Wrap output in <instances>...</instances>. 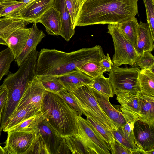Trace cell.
Returning a JSON list of instances; mask_svg holds the SVG:
<instances>
[{"mask_svg":"<svg viewBox=\"0 0 154 154\" xmlns=\"http://www.w3.org/2000/svg\"><path fill=\"white\" fill-rule=\"evenodd\" d=\"M113 63L108 53L106 56L104 55L102 60L100 62V65L103 72H109L112 64Z\"/></svg>","mask_w":154,"mask_h":154,"instance_id":"cell-41","label":"cell"},{"mask_svg":"<svg viewBox=\"0 0 154 154\" xmlns=\"http://www.w3.org/2000/svg\"><path fill=\"white\" fill-rule=\"evenodd\" d=\"M17 1V0H0V4L6 7L13 4Z\"/></svg>","mask_w":154,"mask_h":154,"instance_id":"cell-44","label":"cell"},{"mask_svg":"<svg viewBox=\"0 0 154 154\" xmlns=\"http://www.w3.org/2000/svg\"><path fill=\"white\" fill-rule=\"evenodd\" d=\"M70 153H71L66 144L65 138H63L57 151L56 154Z\"/></svg>","mask_w":154,"mask_h":154,"instance_id":"cell-42","label":"cell"},{"mask_svg":"<svg viewBox=\"0 0 154 154\" xmlns=\"http://www.w3.org/2000/svg\"><path fill=\"white\" fill-rule=\"evenodd\" d=\"M58 77L66 89L70 92L84 85H90L94 80L93 78L80 70Z\"/></svg>","mask_w":154,"mask_h":154,"instance_id":"cell-17","label":"cell"},{"mask_svg":"<svg viewBox=\"0 0 154 154\" xmlns=\"http://www.w3.org/2000/svg\"><path fill=\"white\" fill-rule=\"evenodd\" d=\"M3 148L7 154H28L36 140L37 129L29 131L10 130Z\"/></svg>","mask_w":154,"mask_h":154,"instance_id":"cell-8","label":"cell"},{"mask_svg":"<svg viewBox=\"0 0 154 154\" xmlns=\"http://www.w3.org/2000/svg\"><path fill=\"white\" fill-rule=\"evenodd\" d=\"M86 116L87 121L94 131L109 146L110 144L115 140L111 131L105 128L90 116Z\"/></svg>","mask_w":154,"mask_h":154,"instance_id":"cell-28","label":"cell"},{"mask_svg":"<svg viewBox=\"0 0 154 154\" xmlns=\"http://www.w3.org/2000/svg\"><path fill=\"white\" fill-rule=\"evenodd\" d=\"M0 44L7 46L6 43L1 38H0Z\"/></svg>","mask_w":154,"mask_h":154,"instance_id":"cell-48","label":"cell"},{"mask_svg":"<svg viewBox=\"0 0 154 154\" xmlns=\"http://www.w3.org/2000/svg\"><path fill=\"white\" fill-rule=\"evenodd\" d=\"M154 69H142L139 72L138 81L140 90L148 95L154 96Z\"/></svg>","mask_w":154,"mask_h":154,"instance_id":"cell-23","label":"cell"},{"mask_svg":"<svg viewBox=\"0 0 154 154\" xmlns=\"http://www.w3.org/2000/svg\"><path fill=\"white\" fill-rule=\"evenodd\" d=\"M72 27L75 29L79 13L84 0H65Z\"/></svg>","mask_w":154,"mask_h":154,"instance_id":"cell-30","label":"cell"},{"mask_svg":"<svg viewBox=\"0 0 154 154\" xmlns=\"http://www.w3.org/2000/svg\"><path fill=\"white\" fill-rule=\"evenodd\" d=\"M5 7V5L0 4V18H1L0 15Z\"/></svg>","mask_w":154,"mask_h":154,"instance_id":"cell-47","label":"cell"},{"mask_svg":"<svg viewBox=\"0 0 154 154\" xmlns=\"http://www.w3.org/2000/svg\"><path fill=\"white\" fill-rule=\"evenodd\" d=\"M154 0H143L147 18V23L154 38Z\"/></svg>","mask_w":154,"mask_h":154,"instance_id":"cell-35","label":"cell"},{"mask_svg":"<svg viewBox=\"0 0 154 154\" xmlns=\"http://www.w3.org/2000/svg\"><path fill=\"white\" fill-rule=\"evenodd\" d=\"M100 61H93L89 62L84 64L78 70L81 71L94 79L103 73L100 66Z\"/></svg>","mask_w":154,"mask_h":154,"instance_id":"cell-31","label":"cell"},{"mask_svg":"<svg viewBox=\"0 0 154 154\" xmlns=\"http://www.w3.org/2000/svg\"><path fill=\"white\" fill-rule=\"evenodd\" d=\"M112 154H133V151L126 147L116 139L109 145Z\"/></svg>","mask_w":154,"mask_h":154,"instance_id":"cell-38","label":"cell"},{"mask_svg":"<svg viewBox=\"0 0 154 154\" xmlns=\"http://www.w3.org/2000/svg\"><path fill=\"white\" fill-rule=\"evenodd\" d=\"M64 138L71 153L86 154L82 144L74 135L66 136Z\"/></svg>","mask_w":154,"mask_h":154,"instance_id":"cell-32","label":"cell"},{"mask_svg":"<svg viewBox=\"0 0 154 154\" xmlns=\"http://www.w3.org/2000/svg\"><path fill=\"white\" fill-rule=\"evenodd\" d=\"M44 119V116L40 111L13 127L9 131H29L35 130L37 129L39 125Z\"/></svg>","mask_w":154,"mask_h":154,"instance_id":"cell-25","label":"cell"},{"mask_svg":"<svg viewBox=\"0 0 154 154\" xmlns=\"http://www.w3.org/2000/svg\"><path fill=\"white\" fill-rule=\"evenodd\" d=\"M136 64L141 69L149 68L154 69V57L151 52L145 51L139 55Z\"/></svg>","mask_w":154,"mask_h":154,"instance_id":"cell-33","label":"cell"},{"mask_svg":"<svg viewBox=\"0 0 154 154\" xmlns=\"http://www.w3.org/2000/svg\"><path fill=\"white\" fill-rule=\"evenodd\" d=\"M2 86L3 88L2 89L0 94V113L2 112L6 103L7 97V91L5 87Z\"/></svg>","mask_w":154,"mask_h":154,"instance_id":"cell-43","label":"cell"},{"mask_svg":"<svg viewBox=\"0 0 154 154\" xmlns=\"http://www.w3.org/2000/svg\"><path fill=\"white\" fill-rule=\"evenodd\" d=\"M107 28L108 32L111 36L113 42L114 54L112 60L113 64L118 66L128 64L137 67L136 62L139 55L118 25L109 24Z\"/></svg>","mask_w":154,"mask_h":154,"instance_id":"cell-5","label":"cell"},{"mask_svg":"<svg viewBox=\"0 0 154 154\" xmlns=\"http://www.w3.org/2000/svg\"><path fill=\"white\" fill-rule=\"evenodd\" d=\"M48 92L44 88L37 78L34 76L27 82L25 91L15 111L28 105H32L41 111L44 98Z\"/></svg>","mask_w":154,"mask_h":154,"instance_id":"cell-9","label":"cell"},{"mask_svg":"<svg viewBox=\"0 0 154 154\" xmlns=\"http://www.w3.org/2000/svg\"><path fill=\"white\" fill-rule=\"evenodd\" d=\"M38 129L46 144L50 154H56L63 138L45 119L39 125Z\"/></svg>","mask_w":154,"mask_h":154,"instance_id":"cell-15","label":"cell"},{"mask_svg":"<svg viewBox=\"0 0 154 154\" xmlns=\"http://www.w3.org/2000/svg\"><path fill=\"white\" fill-rule=\"evenodd\" d=\"M133 132L135 144L139 149L145 151L154 149V128L137 120L134 123Z\"/></svg>","mask_w":154,"mask_h":154,"instance_id":"cell-12","label":"cell"},{"mask_svg":"<svg viewBox=\"0 0 154 154\" xmlns=\"http://www.w3.org/2000/svg\"><path fill=\"white\" fill-rule=\"evenodd\" d=\"M104 55L99 45L70 52L43 48L38 53L35 76L64 75L78 70L89 62L100 61Z\"/></svg>","mask_w":154,"mask_h":154,"instance_id":"cell-1","label":"cell"},{"mask_svg":"<svg viewBox=\"0 0 154 154\" xmlns=\"http://www.w3.org/2000/svg\"><path fill=\"white\" fill-rule=\"evenodd\" d=\"M115 139L123 146L134 152L139 149L125 136L120 128L111 130Z\"/></svg>","mask_w":154,"mask_h":154,"instance_id":"cell-34","label":"cell"},{"mask_svg":"<svg viewBox=\"0 0 154 154\" xmlns=\"http://www.w3.org/2000/svg\"><path fill=\"white\" fill-rule=\"evenodd\" d=\"M54 0H33L19 9L11 18L35 22L44 13L53 6Z\"/></svg>","mask_w":154,"mask_h":154,"instance_id":"cell-11","label":"cell"},{"mask_svg":"<svg viewBox=\"0 0 154 154\" xmlns=\"http://www.w3.org/2000/svg\"><path fill=\"white\" fill-rule=\"evenodd\" d=\"M53 6L60 12L62 28L60 36L68 41L73 36L75 29L71 22L70 16L65 0H54Z\"/></svg>","mask_w":154,"mask_h":154,"instance_id":"cell-20","label":"cell"},{"mask_svg":"<svg viewBox=\"0 0 154 154\" xmlns=\"http://www.w3.org/2000/svg\"><path fill=\"white\" fill-rule=\"evenodd\" d=\"M14 60L13 54L8 47L0 52V82L4 76L8 74L11 63Z\"/></svg>","mask_w":154,"mask_h":154,"instance_id":"cell-29","label":"cell"},{"mask_svg":"<svg viewBox=\"0 0 154 154\" xmlns=\"http://www.w3.org/2000/svg\"><path fill=\"white\" fill-rule=\"evenodd\" d=\"M89 86L109 98L114 96L112 88L109 79L105 77L103 73L94 78L93 83Z\"/></svg>","mask_w":154,"mask_h":154,"instance_id":"cell-27","label":"cell"},{"mask_svg":"<svg viewBox=\"0 0 154 154\" xmlns=\"http://www.w3.org/2000/svg\"><path fill=\"white\" fill-rule=\"evenodd\" d=\"M31 30V28L19 27L14 31L7 38L5 42L11 49L15 59L24 48Z\"/></svg>","mask_w":154,"mask_h":154,"instance_id":"cell-16","label":"cell"},{"mask_svg":"<svg viewBox=\"0 0 154 154\" xmlns=\"http://www.w3.org/2000/svg\"><path fill=\"white\" fill-rule=\"evenodd\" d=\"M26 4L20 0L17 1L12 5L5 7L2 11L0 17H7L9 15L16 11H17L24 6Z\"/></svg>","mask_w":154,"mask_h":154,"instance_id":"cell-40","label":"cell"},{"mask_svg":"<svg viewBox=\"0 0 154 154\" xmlns=\"http://www.w3.org/2000/svg\"><path fill=\"white\" fill-rule=\"evenodd\" d=\"M78 132L74 135L81 142L86 154H110V147L96 133L86 120L77 116Z\"/></svg>","mask_w":154,"mask_h":154,"instance_id":"cell-7","label":"cell"},{"mask_svg":"<svg viewBox=\"0 0 154 154\" xmlns=\"http://www.w3.org/2000/svg\"><path fill=\"white\" fill-rule=\"evenodd\" d=\"M138 0H84L76 26L118 24L138 14Z\"/></svg>","mask_w":154,"mask_h":154,"instance_id":"cell-2","label":"cell"},{"mask_svg":"<svg viewBox=\"0 0 154 154\" xmlns=\"http://www.w3.org/2000/svg\"><path fill=\"white\" fill-rule=\"evenodd\" d=\"M57 94L77 112L79 115H82V113L81 109L69 91L64 89L59 92Z\"/></svg>","mask_w":154,"mask_h":154,"instance_id":"cell-37","label":"cell"},{"mask_svg":"<svg viewBox=\"0 0 154 154\" xmlns=\"http://www.w3.org/2000/svg\"><path fill=\"white\" fill-rule=\"evenodd\" d=\"M36 77L44 88L48 92L57 94L66 88L57 77L40 76Z\"/></svg>","mask_w":154,"mask_h":154,"instance_id":"cell-26","label":"cell"},{"mask_svg":"<svg viewBox=\"0 0 154 154\" xmlns=\"http://www.w3.org/2000/svg\"><path fill=\"white\" fill-rule=\"evenodd\" d=\"M117 25L123 35L134 47L137 38L139 28L137 18L134 17Z\"/></svg>","mask_w":154,"mask_h":154,"instance_id":"cell-24","label":"cell"},{"mask_svg":"<svg viewBox=\"0 0 154 154\" xmlns=\"http://www.w3.org/2000/svg\"><path fill=\"white\" fill-rule=\"evenodd\" d=\"M35 22L45 27L48 35H60L62 25L59 12L53 6L44 13Z\"/></svg>","mask_w":154,"mask_h":154,"instance_id":"cell-14","label":"cell"},{"mask_svg":"<svg viewBox=\"0 0 154 154\" xmlns=\"http://www.w3.org/2000/svg\"><path fill=\"white\" fill-rule=\"evenodd\" d=\"M70 92L82 114L91 117L109 130L117 128L101 108L89 85L82 86Z\"/></svg>","mask_w":154,"mask_h":154,"instance_id":"cell-4","label":"cell"},{"mask_svg":"<svg viewBox=\"0 0 154 154\" xmlns=\"http://www.w3.org/2000/svg\"><path fill=\"white\" fill-rule=\"evenodd\" d=\"M2 87L1 85L0 86V94L1 93L2 90Z\"/></svg>","mask_w":154,"mask_h":154,"instance_id":"cell-50","label":"cell"},{"mask_svg":"<svg viewBox=\"0 0 154 154\" xmlns=\"http://www.w3.org/2000/svg\"><path fill=\"white\" fill-rule=\"evenodd\" d=\"M45 36L43 31L38 28L37 23H33L26 45L21 53L15 59L18 66L33 51L36 49L37 45Z\"/></svg>","mask_w":154,"mask_h":154,"instance_id":"cell-18","label":"cell"},{"mask_svg":"<svg viewBox=\"0 0 154 154\" xmlns=\"http://www.w3.org/2000/svg\"><path fill=\"white\" fill-rule=\"evenodd\" d=\"M134 123V122L131 121L126 122L120 128L125 137L132 143L136 145L133 132Z\"/></svg>","mask_w":154,"mask_h":154,"instance_id":"cell-39","label":"cell"},{"mask_svg":"<svg viewBox=\"0 0 154 154\" xmlns=\"http://www.w3.org/2000/svg\"><path fill=\"white\" fill-rule=\"evenodd\" d=\"M138 92H126L116 94V99L120 104V111L126 122H134L140 116L141 107Z\"/></svg>","mask_w":154,"mask_h":154,"instance_id":"cell-10","label":"cell"},{"mask_svg":"<svg viewBox=\"0 0 154 154\" xmlns=\"http://www.w3.org/2000/svg\"><path fill=\"white\" fill-rule=\"evenodd\" d=\"M94 94L101 108L118 128L125 124L126 122L120 111L118 110L110 103L109 98L92 88Z\"/></svg>","mask_w":154,"mask_h":154,"instance_id":"cell-13","label":"cell"},{"mask_svg":"<svg viewBox=\"0 0 154 154\" xmlns=\"http://www.w3.org/2000/svg\"><path fill=\"white\" fill-rule=\"evenodd\" d=\"M141 104L140 120L154 128V96L146 94L141 91L137 92Z\"/></svg>","mask_w":154,"mask_h":154,"instance_id":"cell-21","label":"cell"},{"mask_svg":"<svg viewBox=\"0 0 154 154\" xmlns=\"http://www.w3.org/2000/svg\"><path fill=\"white\" fill-rule=\"evenodd\" d=\"M2 113V112L0 113V123H1V121ZM1 132V131H0V135Z\"/></svg>","mask_w":154,"mask_h":154,"instance_id":"cell-49","label":"cell"},{"mask_svg":"<svg viewBox=\"0 0 154 154\" xmlns=\"http://www.w3.org/2000/svg\"><path fill=\"white\" fill-rule=\"evenodd\" d=\"M154 38L148 23L140 22L139 23L138 36L134 46L136 52L139 55L145 51L151 52L154 48Z\"/></svg>","mask_w":154,"mask_h":154,"instance_id":"cell-19","label":"cell"},{"mask_svg":"<svg viewBox=\"0 0 154 154\" xmlns=\"http://www.w3.org/2000/svg\"><path fill=\"white\" fill-rule=\"evenodd\" d=\"M41 111L45 119L61 137L77 133L78 113L58 94L48 92L43 100Z\"/></svg>","mask_w":154,"mask_h":154,"instance_id":"cell-3","label":"cell"},{"mask_svg":"<svg viewBox=\"0 0 154 154\" xmlns=\"http://www.w3.org/2000/svg\"><path fill=\"white\" fill-rule=\"evenodd\" d=\"M0 154H7V153L3 148L0 145Z\"/></svg>","mask_w":154,"mask_h":154,"instance_id":"cell-45","label":"cell"},{"mask_svg":"<svg viewBox=\"0 0 154 154\" xmlns=\"http://www.w3.org/2000/svg\"><path fill=\"white\" fill-rule=\"evenodd\" d=\"M40 111L31 105H27L15 111L6 123L3 131L7 132L13 127Z\"/></svg>","mask_w":154,"mask_h":154,"instance_id":"cell-22","label":"cell"},{"mask_svg":"<svg viewBox=\"0 0 154 154\" xmlns=\"http://www.w3.org/2000/svg\"><path fill=\"white\" fill-rule=\"evenodd\" d=\"M26 5L29 3L33 0H20Z\"/></svg>","mask_w":154,"mask_h":154,"instance_id":"cell-46","label":"cell"},{"mask_svg":"<svg viewBox=\"0 0 154 154\" xmlns=\"http://www.w3.org/2000/svg\"><path fill=\"white\" fill-rule=\"evenodd\" d=\"M50 154L46 144L38 131L34 143L28 153V154Z\"/></svg>","mask_w":154,"mask_h":154,"instance_id":"cell-36","label":"cell"},{"mask_svg":"<svg viewBox=\"0 0 154 154\" xmlns=\"http://www.w3.org/2000/svg\"><path fill=\"white\" fill-rule=\"evenodd\" d=\"M140 70L138 67L120 68L113 63L108 74V78L114 94L140 91L138 81Z\"/></svg>","mask_w":154,"mask_h":154,"instance_id":"cell-6","label":"cell"}]
</instances>
